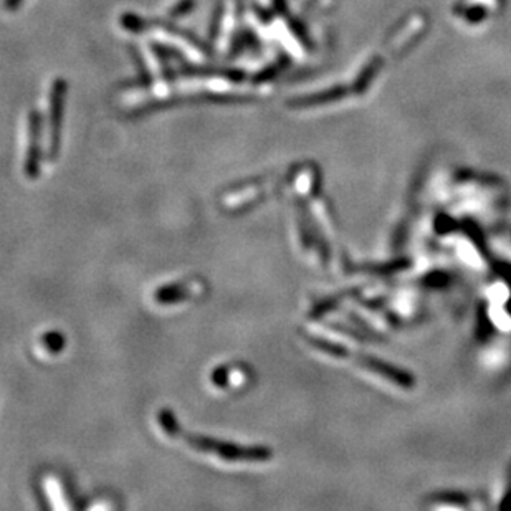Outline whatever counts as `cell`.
<instances>
[{
	"label": "cell",
	"mask_w": 511,
	"mask_h": 511,
	"mask_svg": "<svg viewBox=\"0 0 511 511\" xmlns=\"http://www.w3.org/2000/svg\"><path fill=\"white\" fill-rule=\"evenodd\" d=\"M159 423L163 430L172 439H182L191 449L202 454H210L225 462H266L271 458V450L265 447H242L232 442L217 440L212 437L191 435L181 430L172 411L163 409L159 412Z\"/></svg>",
	"instance_id": "cell-1"
},
{
	"label": "cell",
	"mask_w": 511,
	"mask_h": 511,
	"mask_svg": "<svg viewBox=\"0 0 511 511\" xmlns=\"http://www.w3.org/2000/svg\"><path fill=\"white\" fill-rule=\"evenodd\" d=\"M197 293L196 283L192 285H168V287L158 289L154 293L156 303H161V305H174V303L184 301L186 298L192 297V294Z\"/></svg>",
	"instance_id": "cell-2"
}]
</instances>
